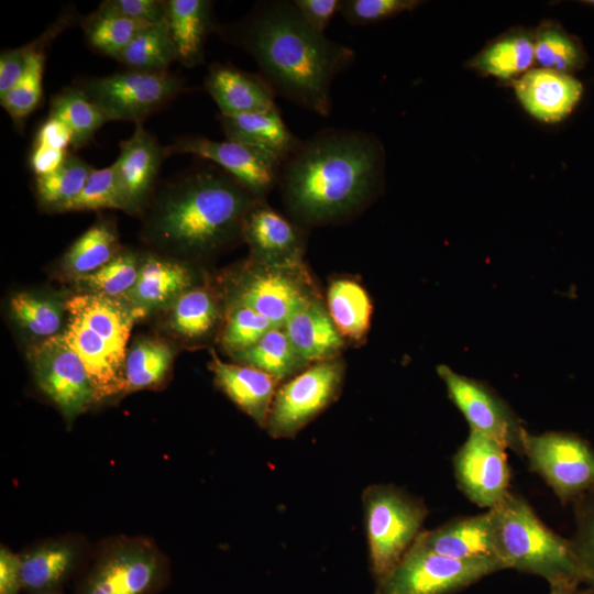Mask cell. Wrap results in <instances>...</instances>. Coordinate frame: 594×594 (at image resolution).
<instances>
[{"mask_svg":"<svg viewBox=\"0 0 594 594\" xmlns=\"http://www.w3.org/2000/svg\"><path fill=\"white\" fill-rule=\"evenodd\" d=\"M216 32L254 59L275 95L322 117L331 112L336 77L355 59L350 46L309 26L289 0L260 1Z\"/></svg>","mask_w":594,"mask_h":594,"instance_id":"cell-1","label":"cell"},{"mask_svg":"<svg viewBox=\"0 0 594 594\" xmlns=\"http://www.w3.org/2000/svg\"><path fill=\"white\" fill-rule=\"evenodd\" d=\"M385 150L372 133L340 128L319 130L288 156L278 186L290 215L307 226L349 218L381 191Z\"/></svg>","mask_w":594,"mask_h":594,"instance_id":"cell-2","label":"cell"},{"mask_svg":"<svg viewBox=\"0 0 594 594\" xmlns=\"http://www.w3.org/2000/svg\"><path fill=\"white\" fill-rule=\"evenodd\" d=\"M255 197L230 174L209 163L184 172L162 194L150 229L178 250L207 252L242 234Z\"/></svg>","mask_w":594,"mask_h":594,"instance_id":"cell-3","label":"cell"},{"mask_svg":"<svg viewBox=\"0 0 594 594\" xmlns=\"http://www.w3.org/2000/svg\"><path fill=\"white\" fill-rule=\"evenodd\" d=\"M492 517L496 553L506 569L538 575L549 585L583 583L570 540L554 532L520 495L509 491Z\"/></svg>","mask_w":594,"mask_h":594,"instance_id":"cell-4","label":"cell"},{"mask_svg":"<svg viewBox=\"0 0 594 594\" xmlns=\"http://www.w3.org/2000/svg\"><path fill=\"white\" fill-rule=\"evenodd\" d=\"M170 578L169 560L154 540L120 535L96 548L73 594H158Z\"/></svg>","mask_w":594,"mask_h":594,"instance_id":"cell-5","label":"cell"},{"mask_svg":"<svg viewBox=\"0 0 594 594\" xmlns=\"http://www.w3.org/2000/svg\"><path fill=\"white\" fill-rule=\"evenodd\" d=\"M369 564L375 582L402 560L422 531L425 502L394 484H372L362 493Z\"/></svg>","mask_w":594,"mask_h":594,"instance_id":"cell-6","label":"cell"},{"mask_svg":"<svg viewBox=\"0 0 594 594\" xmlns=\"http://www.w3.org/2000/svg\"><path fill=\"white\" fill-rule=\"evenodd\" d=\"M503 570L506 565L498 558H447L415 540L395 568L375 582L373 594H453Z\"/></svg>","mask_w":594,"mask_h":594,"instance_id":"cell-7","label":"cell"},{"mask_svg":"<svg viewBox=\"0 0 594 594\" xmlns=\"http://www.w3.org/2000/svg\"><path fill=\"white\" fill-rule=\"evenodd\" d=\"M111 121L143 123L145 119L186 90L184 79L169 70L127 68L75 84Z\"/></svg>","mask_w":594,"mask_h":594,"instance_id":"cell-8","label":"cell"},{"mask_svg":"<svg viewBox=\"0 0 594 594\" xmlns=\"http://www.w3.org/2000/svg\"><path fill=\"white\" fill-rule=\"evenodd\" d=\"M524 457L529 470L538 474L564 505L594 490V448L576 433L528 432Z\"/></svg>","mask_w":594,"mask_h":594,"instance_id":"cell-9","label":"cell"},{"mask_svg":"<svg viewBox=\"0 0 594 594\" xmlns=\"http://www.w3.org/2000/svg\"><path fill=\"white\" fill-rule=\"evenodd\" d=\"M343 364L329 360L311 364L277 388L266 430L274 439H292L340 395Z\"/></svg>","mask_w":594,"mask_h":594,"instance_id":"cell-10","label":"cell"},{"mask_svg":"<svg viewBox=\"0 0 594 594\" xmlns=\"http://www.w3.org/2000/svg\"><path fill=\"white\" fill-rule=\"evenodd\" d=\"M437 372L446 385L449 398L468 421L470 430L524 457L528 432L510 406L491 386L455 373L447 365H439Z\"/></svg>","mask_w":594,"mask_h":594,"instance_id":"cell-11","label":"cell"},{"mask_svg":"<svg viewBox=\"0 0 594 594\" xmlns=\"http://www.w3.org/2000/svg\"><path fill=\"white\" fill-rule=\"evenodd\" d=\"M30 359L38 388L55 404L67 422H73L96 404L87 370L62 333L35 346Z\"/></svg>","mask_w":594,"mask_h":594,"instance_id":"cell-12","label":"cell"},{"mask_svg":"<svg viewBox=\"0 0 594 594\" xmlns=\"http://www.w3.org/2000/svg\"><path fill=\"white\" fill-rule=\"evenodd\" d=\"M300 268L299 261L260 262L241 278L235 301L283 327L294 312L315 299L311 284Z\"/></svg>","mask_w":594,"mask_h":594,"instance_id":"cell-13","label":"cell"},{"mask_svg":"<svg viewBox=\"0 0 594 594\" xmlns=\"http://www.w3.org/2000/svg\"><path fill=\"white\" fill-rule=\"evenodd\" d=\"M173 154H193L217 165L260 199L278 184L282 164L274 157L238 142L185 135L165 146V155Z\"/></svg>","mask_w":594,"mask_h":594,"instance_id":"cell-14","label":"cell"},{"mask_svg":"<svg viewBox=\"0 0 594 594\" xmlns=\"http://www.w3.org/2000/svg\"><path fill=\"white\" fill-rule=\"evenodd\" d=\"M453 472L459 490L482 508L494 507L510 491L506 449L474 430L454 454Z\"/></svg>","mask_w":594,"mask_h":594,"instance_id":"cell-15","label":"cell"},{"mask_svg":"<svg viewBox=\"0 0 594 594\" xmlns=\"http://www.w3.org/2000/svg\"><path fill=\"white\" fill-rule=\"evenodd\" d=\"M84 539L64 535L43 539L21 551L23 592L41 594L61 591L87 563Z\"/></svg>","mask_w":594,"mask_h":594,"instance_id":"cell-16","label":"cell"},{"mask_svg":"<svg viewBox=\"0 0 594 594\" xmlns=\"http://www.w3.org/2000/svg\"><path fill=\"white\" fill-rule=\"evenodd\" d=\"M165 147L145 130L143 123L136 124L132 135L120 142V152L113 164L125 211H139L147 199L157 179Z\"/></svg>","mask_w":594,"mask_h":594,"instance_id":"cell-17","label":"cell"},{"mask_svg":"<svg viewBox=\"0 0 594 594\" xmlns=\"http://www.w3.org/2000/svg\"><path fill=\"white\" fill-rule=\"evenodd\" d=\"M512 85L524 109L544 123L568 117L582 95V85L573 76L541 67L531 68Z\"/></svg>","mask_w":594,"mask_h":594,"instance_id":"cell-18","label":"cell"},{"mask_svg":"<svg viewBox=\"0 0 594 594\" xmlns=\"http://www.w3.org/2000/svg\"><path fill=\"white\" fill-rule=\"evenodd\" d=\"M205 88L221 116L260 113L277 108L274 90L260 74L230 64H211L205 77Z\"/></svg>","mask_w":594,"mask_h":594,"instance_id":"cell-19","label":"cell"},{"mask_svg":"<svg viewBox=\"0 0 594 594\" xmlns=\"http://www.w3.org/2000/svg\"><path fill=\"white\" fill-rule=\"evenodd\" d=\"M416 541L447 558L458 560L498 558L488 510L479 515L453 518L435 529L422 530Z\"/></svg>","mask_w":594,"mask_h":594,"instance_id":"cell-20","label":"cell"},{"mask_svg":"<svg viewBox=\"0 0 594 594\" xmlns=\"http://www.w3.org/2000/svg\"><path fill=\"white\" fill-rule=\"evenodd\" d=\"M209 369L217 387L257 426L266 428L277 382L255 367L223 362L213 352Z\"/></svg>","mask_w":594,"mask_h":594,"instance_id":"cell-21","label":"cell"},{"mask_svg":"<svg viewBox=\"0 0 594 594\" xmlns=\"http://www.w3.org/2000/svg\"><path fill=\"white\" fill-rule=\"evenodd\" d=\"M242 235L261 263L299 261V229L262 200L246 216Z\"/></svg>","mask_w":594,"mask_h":594,"instance_id":"cell-22","label":"cell"},{"mask_svg":"<svg viewBox=\"0 0 594 594\" xmlns=\"http://www.w3.org/2000/svg\"><path fill=\"white\" fill-rule=\"evenodd\" d=\"M219 121L227 140L256 148L282 165L301 142L285 124L278 107L234 117L219 114Z\"/></svg>","mask_w":594,"mask_h":594,"instance_id":"cell-23","label":"cell"},{"mask_svg":"<svg viewBox=\"0 0 594 594\" xmlns=\"http://www.w3.org/2000/svg\"><path fill=\"white\" fill-rule=\"evenodd\" d=\"M283 328L307 365L333 360L344 343L328 309L316 298L294 312Z\"/></svg>","mask_w":594,"mask_h":594,"instance_id":"cell-24","label":"cell"},{"mask_svg":"<svg viewBox=\"0 0 594 594\" xmlns=\"http://www.w3.org/2000/svg\"><path fill=\"white\" fill-rule=\"evenodd\" d=\"M168 25L177 61L185 67L204 63L205 44L216 32L213 2L209 0H166Z\"/></svg>","mask_w":594,"mask_h":594,"instance_id":"cell-25","label":"cell"},{"mask_svg":"<svg viewBox=\"0 0 594 594\" xmlns=\"http://www.w3.org/2000/svg\"><path fill=\"white\" fill-rule=\"evenodd\" d=\"M535 63V30L515 28L490 41L468 67L482 76L514 81Z\"/></svg>","mask_w":594,"mask_h":594,"instance_id":"cell-26","label":"cell"},{"mask_svg":"<svg viewBox=\"0 0 594 594\" xmlns=\"http://www.w3.org/2000/svg\"><path fill=\"white\" fill-rule=\"evenodd\" d=\"M75 21L73 12H65L53 22L38 37L37 47L31 55L28 66L18 81L3 97L0 98L2 108L13 122H22L35 111L42 101L43 74L46 59V48L50 43Z\"/></svg>","mask_w":594,"mask_h":594,"instance_id":"cell-27","label":"cell"},{"mask_svg":"<svg viewBox=\"0 0 594 594\" xmlns=\"http://www.w3.org/2000/svg\"><path fill=\"white\" fill-rule=\"evenodd\" d=\"M191 275L184 265L148 257L141 266L138 282L129 296L135 306L153 308L162 306L188 290Z\"/></svg>","mask_w":594,"mask_h":594,"instance_id":"cell-28","label":"cell"},{"mask_svg":"<svg viewBox=\"0 0 594 594\" xmlns=\"http://www.w3.org/2000/svg\"><path fill=\"white\" fill-rule=\"evenodd\" d=\"M328 312L344 338L361 340L367 332L372 302L366 290L355 280L334 279L327 292Z\"/></svg>","mask_w":594,"mask_h":594,"instance_id":"cell-29","label":"cell"},{"mask_svg":"<svg viewBox=\"0 0 594 594\" xmlns=\"http://www.w3.org/2000/svg\"><path fill=\"white\" fill-rule=\"evenodd\" d=\"M48 117L66 125L72 134L74 150L87 145L95 133L111 121L107 113L75 85L52 97Z\"/></svg>","mask_w":594,"mask_h":594,"instance_id":"cell-30","label":"cell"},{"mask_svg":"<svg viewBox=\"0 0 594 594\" xmlns=\"http://www.w3.org/2000/svg\"><path fill=\"white\" fill-rule=\"evenodd\" d=\"M146 24L127 18L102 2L96 11L81 20L85 38L92 51L117 58Z\"/></svg>","mask_w":594,"mask_h":594,"instance_id":"cell-31","label":"cell"},{"mask_svg":"<svg viewBox=\"0 0 594 594\" xmlns=\"http://www.w3.org/2000/svg\"><path fill=\"white\" fill-rule=\"evenodd\" d=\"M234 356L241 364L263 371L277 383L292 378L307 365L283 327L271 329L255 344Z\"/></svg>","mask_w":594,"mask_h":594,"instance_id":"cell-32","label":"cell"},{"mask_svg":"<svg viewBox=\"0 0 594 594\" xmlns=\"http://www.w3.org/2000/svg\"><path fill=\"white\" fill-rule=\"evenodd\" d=\"M535 59L541 68L571 75L585 65L586 55L579 40L544 20L535 30Z\"/></svg>","mask_w":594,"mask_h":594,"instance_id":"cell-33","label":"cell"},{"mask_svg":"<svg viewBox=\"0 0 594 594\" xmlns=\"http://www.w3.org/2000/svg\"><path fill=\"white\" fill-rule=\"evenodd\" d=\"M116 59L129 69L167 72L177 55L166 21L142 30Z\"/></svg>","mask_w":594,"mask_h":594,"instance_id":"cell-34","label":"cell"},{"mask_svg":"<svg viewBox=\"0 0 594 594\" xmlns=\"http://www.w3.org/2000/svg\"><path fill=\"white\" fill-rule=\"evenodd\" d=\"M170 348L158 340L144 339L127 353L124 364L125 393L158 386L172 364Z\"/></svg>","mask_w":594,"mask_h":594,"instance_id":"cell-35","label":"cell"},{"mask_svg":"<svg viewBox=\"0 0 594 594\" xmlns=\"http://www.w3.org/2000/svg\"><path fill=\"white\" fill-rule=\"evenodd\" d=\"M94 167L69 152L54 172L35 177L34 188L42 207L62 211L81 191Z\"/></svg>","mask_w":594,"mask_h":594,"instance_id":"cell-36","label":"cell"},{"mask_svg":"<svg viewBox=\"0 0 594 594\" xmlns=\"http://www.w3.org/2000/svg\"><path fill=\"white\" fill-rule=\"evenodd\" d=\"M117 233L107 222H98L85 231L65 255V268L74 275H89L116 255Z\"/></svg>","mask_w":594,"mask_h":594,"instance_id":"cell-37","label":"cell"},{"mask_svg":"<svg viewBox=\"0 0 594 594\" xmlns=\"http://www.w3.org/2000/svg\"><path fill=\"white\" fill-rule=\"evenodd\" d=\"M217 317V306L208 290L188 289L176 298L170 324L183 337L199 338L213 328Z\"/></svg>","mask_w":594,"mask_h":594,"instance_id":"cell-38","label":"cell"},{"mask_svg":"<svg viewBox=\"0 0 594 594\" xmlns=\"http://www.w3.org/2000/svg\"><path fill=\"white\" fill-rule=\"evenodd\" d=\"M99 209H122L125 211V202L113 164L100 169L94 168L81 191L62 211Z\"/></svg>","mask_w":594,"mask_h":594,"instance_id":"cell-39","label":"cell"},{"mask_svg":"<svg viewBox=\"0 0 594 594\" xmlns=\"http://www.w3.org/2000/svg\"><path fill=\"white\" fill-rule=\"evenodd\" d=\"M275 327L252 308L235 301L227 316L220 339L221 344L223 349L235 355L255 344Z\"/></svg>","mask_w":594,"mask_h":594,"instance_id":"cell-40","label":"cell"},{"mask_svg":"<svg viewBox=\"0 0 594 594\" xmlns=\"http://www.w3.org/2000/svg\"><path fill=\"white\" fill-rule=\"evenodd\" d=\"M15 320L29 332L38 337H54L62 324V311L52 300L20 293L11 298Z\"/></svg>","mask_w":594,"mask_h":594,"instance_id":"cell-41","label":"cell"},{"mask_svg":"<svg viewBox=\"0 0 594 594\" xmlns=\"http://www.w3.org/2000/svg\"><path fill=\"white\" fill-rule=\"evenodd\" d=\"M140 267L131 253L116 255L96 272L82 276V283L94 292L112 298L129 295L139 278Z\"/></svg>","mask_w":594,"mask_h":594,"instance_id":"cell-42","label":"cell"},{"mask_svg":"<svg viewBox=\"0 0 594 594\" xmlns=\"http://www.w3.org/2000/svg\"><path fill=\"white\" fill-rule=\"evenodd\" d=\"M575 528L569 538L583 575L594 573V490L573 503Z\"/></svg>","mask_w":594,"mask_h":594,"instance_id":"cell-43","label":"cell"},{"mask_svg":"<svg viewBox=\"0 0 594 594\" xmlns=\"http://www.w3.org/2000/svg\"><path fill=\"white\" fill-rule=\"evenodd\" d=\"M422 3L420 0H341L339 12L348 24L361 26L413 11Z\"/></svg>","mask_w":594,"mask_h":594,"instance_id":"cell-44","label":"cell"},{"mask_svg":"<svg viewBox=\"0 0 594 594\" xmlns=\"http://www.w3.org/2000/svg\"><path fill=\"white\" fill-rule=\"evenodd\" d=\"M37 47V40L15 48L4 50L0 55V98L21 79L31 55Z\"/></svg>","mask_w":594,"mask_h":594,"instance_id":"cell-45","label":"cell"},{"mask_svg":"<svg viewBox=\"0 0 594 594\" xmlns=\"http://www.w3.org/2000/svg\"><path fill=\"white\" fill-rule=\"evenodd\" d=\"M105 6L111 10L146 24H158L166 21L167 6L162 0H106Z\"/></svg>","mask_w":594,"mask_h":594,"instance_id":"cell-46","label":"cell"},{"mask_svg":"<svg viewBox=\"0 0 594 594\" xmlns=\"http://www.w3.org/2000/svg\"><path fill=\"white\" fill-rule=\"evenodd\" d=\"M296 9L309 26L319 33L330 24L340 11L341 0H293Z\"/></svg>","mask_w":594,"mask_h":594,"instance_id":"cell-47","label":"cell"},{"mask_svg":"<svg viewBox=\"0 0 594 594\" xmlns=\"http://www.w3.org/2000/svg\"><path fill=\"white\" fill-rule=\"evenodd\" d=\"M22 591L20 554L2 544L0 547V594H20Z\"/></svg>","mask_w":594,"mask_h":594,"instance_id":"cell-48","label":"cell"},{"mask_svg":"<svg viewBox=\"0 0 594 594\" xmlns=\"http://www.w3.org/2000/svg\"><path fill=\"white\" fill-rule=\"evenodd\" d=\"M33 144L68 151L72 146V134L61 121L47 117L38 128Z\"/></svg>","mask_w":594,"mask_h":594,"instance_id":"cell-49","label":"cell"},{"mask_svg":"<svg viewBox=\"0 0 594 594\" xmlns=\"http://www.w3.org/2000/svg\"><path fill=\"white\" fill-rule=\"evenodd\" d=\"M68 153V151L33 144L29 155L30 168L35 177L50 174L63 164Z\"/></svg>","mask_w":594,"mask_h":594,"instance_id":"cell-50","label":"cell"},{"mask_svg":"<svg viewBox=\"0 0 594 594\" xmlns=\"http://www.w3.org/2000/svg\"><path fill=\"white\" fill-rule=\"evenodd\" d=\"M583 583H561L550 586L549 594H593Z\"/></svg>","mask_w":594,"mask_h":594,"instance_id":"cell-51","label":"cell"},{"mask_svg":"<svg viewBox=\"0 0 594 594\" xmlns=\"http://www.w3.org/2000/svg\"><path fill=\"white\" fill-rule=\"evenodd\" d=\"M583 584L594 594V573L583 575Z\"/></svg>","mask_w":594,"mask_h":594,"instance_id":"cell-52","label":"cell"},{"mask_svg":"<svg viewBox=\"0 0 594 594\" xmlns=\"http://www.w3.org/2000/svg\"><path fill=\"white\" fill-rule=\"evenodd\" d=\"M41 594H64V592L63 590H61V591L46 592V593H41Z\"/></svg>","mask_w":594,"mask_h":594,"instance_id":"cell-53","label":"cell"},{"mask_svg":"<svg viewBox=\"0 0 594 594\" xmlns=\"http://www.w3.org/2000/svg\"><path fill=\"white\" fill-rule=\"evenodd\" d=\"M582 3H586L587 6H591L594 8V0L582 1Z\"/></svg>","mask_w":594,"mask_h":594,"instance_id":"cell-54","label":"cell"}]
</instances>
